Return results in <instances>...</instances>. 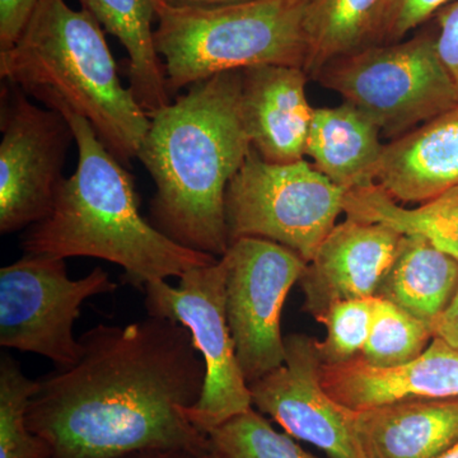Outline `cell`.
<instances>
[{
    "mask_svg": "<svg viewBox=\"0 0 458 458\" xmlns=\"http://www.w3.org/2000/svg\"><path fill=\"white\" fill-rule=\"evenodd\" d=\"M438 458H458V441L454 443L452 447L448 448L445 454H442Z\"/></svg>",
    "mask_w": 458,
    "mask_h": 458,
    "instance_id": "obj_34",
    "label": "cell"
},
{
    "mask_svg": "<svg viewBox=\"0 0 458 458\" xmlns=\"http://www.w3.org/2000/svg\"><path fill=\"white\" fill-rule=\"evenodd\" d=\"M303 68L256 65L242 71L243 123L251 146L269 164H294L306 156L315 108Z\"/></svg>",
    "mask_w": 458,
    "mask_h": 458,
    "instance_id": "obj_15",
    "label": "cell"
},
{
    "mask_svg": "<svg viewBox=\"0 0 458 458\" xmlns=\"http://www.w3.org/2000/svg\"><path fill=\"white\" fill-rule=\"evenodd\" d=\"M355 411L366 458H438L458 441V399L401 401Z\"/></svg>",
    "mask_w": 458,
    "mask_h": 458,
    "instance_id": "obj_17",
    "label": "cell"
},
{
    "mask_svg": "<svg viewBox=\"0 0 458 458\" xmlns=\"http://www.w3.org/2000/svg\"><path fill=\"white\" fill-rule=\"evenodd\" d=\"M327 394L352 410H364L401 401L458 399V351L433 337L415 360L378 369L360 358L321 369Z\"/></svg>",
    "mask_w": 458,
    "mask_h": 458,
    "instance_id": "obj_14",
    "label": "cell"
},
{
    "mask_svg": "<svg viewBox=\"0 0 458 458\" xmlns=\"http://www.w3.org/2000/svg\"><path fill=\"white\" fill-rule=\"evenodd\" d=\"M457 288V260L423 238L403 236L376 297L396 304L432 327Z\"/></svg>",
    "mask_w": 458,
    "mask_h": 458,
    "instance_id": "obj_20",
    "label": "cell"
},
{
    "mask_svg": "<svg viewBox=\"0 0 458 458\" xmlns=\"http://www.w3.org/2000/svg\"><path fill=\"white\" fill-rule=\"evenodd\" d=\"M179 279L176 288L165 280L148 283L144 286L146 309L148 315L179 322L191 333L204 360L205 382L200 399L185 409V415L208 436L254 405L228 327L225 259L189 270Z\"/></svg>",
    "mask_w": 458,
    "mask_h": 458,
    "instance_id": "obj_8",
    "label": "cell"
},
{
    "mask_svg": "<svg viewBox=\"0 0 458 458\" xmlns=\"http://www.w3.org/2000/svg\"><path fill=\"white\" fill-rule=\"evenodd\" d=\"M437 17L439 26L437 51L458 90V0L445 5Z\"/></svg>",
    "mask_w": 458,
    "mask_h": 458,
    "instance_id": "obj_29",
    "label": "cell"
},
{
    "mask_svg": "<svg viewBox=\"0 0 458 458\" xmlns=\"http://www.w3.org/2000/svg\"><path fill=\"white\" fill-rule=\"evenodd\" d=\"M241 98L242 71L192 84L149 114L138 155L155 181L153 225L181 246L218 259L229 247L225 192L252 148Z\"/></svg>",
    "mask_w": 458,
    "mask_h": 458,
    "instance_id": "obj_2",
    "label": "cell"
},
{
    "mask_svg": "<svg viewBox=\"0 0 458 458\" xmlns=\"http://www.w3.org/2000/svg\"><path fill=\"white\" fill-rule=\"evenodd\" d=\"M223 458H318L304 451L293 437L274 429L251 408L208 434Z\"/></svg>",
    "mask_w": 458,
    "mask_h": 458,
    "instance_id": "obj_25",
    "label": "cell"
},
{
    "mask_svg": "<svg viewBox=\"0 0 458 458\" xmlns=\"http://www.w3.org/2000/svg\"><path fill=\"white\" fill-rule=\"evenodd\" d=\"M376 302L377 297L340 301L316 318L327 330L324 342H316L324 366H337L360 357L369 340Z\"/></svg>",
    "mask_w": 458,
    "mask_h": 458,
    "instance_id": "obj_26",
    "label": "cell"
},
{
    "mask_svg": "<svg viewBox=\"0 0 458 458\" xmlns=\"http://www.w3.org/2000/svg\"><path fill=\"white\" fill-rule=\"evenodd\" d=\"M116 289L102 267L72 280L65 259L25 254L0 269V345L35 352L56 369H68L83 352L73 327L84 301Z\"/></svg>",
    "mask_w": 458,
    "mask_h": 458,
    "instance_id": "obj_9",
    "label": "cell"
},
{
    "mask_svg": "<svg viewBox=\"0 0 458 458\" xmlns=\"http://www.w3.org/2000/svg\"><path fill=\"white\" fill-rule=\"evenodd\" d=\"M433 337V328L426 322L377 297L369 340L360 358L378 369L401 366L426 351Z\"/></svg>",
    "mask_w": 458,
    "mask_h": 458,
    "instance_id": "obj_24",
    "label": "cell"
},
{
    "mask_svg": "<svg viewBox=\"0 0 458 458\" xmlns=\"http://www.w3.org/2000/svg\"><path fill=\"white\" fill-rule=\"evenodd\" d=\"M345 192L304 159L269 164L251 148L225 192L229 243L265 238L309 264L335 227Z\"/></svg>",
    "mask_w": 458,
    "mask_h": 458,
    "instance_id": "obj_7",
    "label": "cell"
},
{
    "mask_svg": "<svg viewBox=\"0 0 458 458\" xmlns=\"http://www.w3.org/2000/svg\"><path fill=\"white\" fill-rule=\"evenodd\" d=\"M80 342V360L38 379L27 409L50 458L157 448L198 456L212 445L185 415L203 394L205 364L183 325L148 316L125 327L99 324Z\"/></svg>",
    "mask_w": 458,
    "mask_h": 458,
    "instance_id": "obj_1",
    "label": "cell"
},
{
    "mask_svg": "<svg viewBox=\"0 0 458 458\" xmlns=\"http://www.w3.org/2000/svg\"><path fill=\"white\" fill-rule=\"evenodd\" d=\"M212 443V442H210ZM197 458H223L221 456V454H219L218 451L216 450V448L213 447V445H210L209 448H207V450L201 452L200 454H198Z\"/></svg>",
    "mask_w": 458,
    "mask_h": 458,
    "instance_id": "obj_33",
    "label": "cell"
},
{
    "mask_svg": "<svg viewBox=\"0 0 458 458\" xmlns=\"http://www.w3.org/2000/svg\"><path fill=\"white\" fill-rule=\"evenodd\" d=\"M346 218L379 223L403 236L423 238L458 261V186L417 208H405L378 185L345 192Z\"/></svg>",
    "mask_w": 458,
    "mask_h": 458,
    "instance_id": "obj_22",
    "label": "cell"
},
{
    "mask_svg": "<svg viewBox=\"0 0 458 458\" xmlns=\"http://www.w3.org/2000/svg\"><path fill=\"white\" fill-rule=\"evenodd\" d=\"M38 98L63 114L78 147L77 170L63 181L53 210L22 238L25 254L96 258L120 265L126 283L181 278L195 267L219 260L181 246L140 214L134 179L99 140L86 117L50 93Z\"/></svg>",
    "mask_w": 458,
    "mask_h": 458,
    "instance_id": "obj_3",
    "label": "cell"
},
{
    "mask_svg": "<svg viewBox=\"0 0 458 458\" xmlns=\"http://www.w3.org/2000/svg\"><path fill=\"white\" fill-rule=\"evenodd\" d=\"M309 0H246L208 9L156 2L157 51L172 96L225 72L256 65L303 68Z\"/></svg>",
    "mask_w": 458,
    "mask_h": 458,
    "instance_id": "obj_5",
    "label": "cell"
},
{
    "mask_svg": "<svg viewBox=\"0 0 458 458\" xmlns=\"http://www.w3.org/2000/svg\"><path fill=\"white\" fill-rule=\"evenodd\" d=\"M403 234L379 223L346 218L322 241L300 279L303 310L318 318L334 303L376 297Z\"/></svg>",
    "mask_w": 458,
    "mask_h": 458,
    "instance_id": "obj_13",
    "label": "cell"
},
{
    "mask_svg": "<svg viewBox=\"0 0 458 458\" xmlns=\"http://www.w3.org/2000/svg\"><path fill=\"white\" fill-rule=\"evenodd\" d=\"M156 2L174 9H208L246 2V0H156Z\"/></svg>",
    "mask_w": 458,
    "mask_h": 458,
    "instance_id": "obj_31",
    "label": "cell"
},
{
    "mask_svg": "<svg viewBox=\"0 0 458 458\" xmlns=\"http://www.w3.org/2000/svg\"><path fill=\"white\" fill-rule=\"evenodd\" d=\"M434 336L445 340L458 351V288L454 300L433 324Z\"/></svg>",
    "mask_w": 458,
    "mask_h": 458,
    "instance_id": "obj_30",
    "label": "cell"
},
{
    "mask_svg": "<svg viewBox=\"0 0 458 458\" xmlns=\"http://www.w3.org/2000/svg\"><path fill=\"white\" fill-rule=\"evenodd\" d=\"M316 342L306 334L284 337V364L249 385L252 405L328 458H366L355 430L357 411L337 403L322 386Z\"/></svg>",
    "mask_w": 458,
    "mask_h": 458,
    "instance_id": "obj_12",
    "label": "cell"
},
{
    "mask_svg": "<svg viewBox=\"0 0 458 458\" xmlns=\"http://www.w3.org/2000/svg\"><path fill=\"white\" fill-rule=\"evenodd\" d=\"M387 137H400L458 105L436 38L375 45L328 63L316 75Z\"/></svg>",
    "mask_w": 458,
    "mask_h": 458,
    "instance_id": "obj_6",
    "label": "cell"
},
{
    "mask_svg": "<svg viewBox=\"0 0 458 458\" xmlns=\"http://www.w3.org/2000/svg\"><path fill=\"white\" fill-rule=\"evenodd\" d=\"M44 0H0V51L20 41Z\"/></svg>",
    "mask_w": 458,
    "mask_h": 458,
    "instance_id": "obj_28",
    "label": "cell"
},
{
    "mask_svg": "<svg viewBox=\"0 0 458 458\" xmlns=\"http://www.w3.org/2000/svg\"><path fill=\"white\" fill-rule=\"evenodd\" d=\"M0 233L44 221L62 188L73 129L62 113L32 104L3 81L0 113Z\"/></svg>",
    "mask_w": 458,
    "mask_h": 458,
    "instance_id": "obj_10",
    "label": "cell"
},
{
    "mask_svg": "<svg viewBox=\"0 0 458 458\" xmlns=\"http://www.w3.org/2000/svg\"><path fill=\"white\" fill-rule=\"evenodd\" d=\"M119 458H197V454L185 450H147L134 452Z\"/></svg>",
    "mask_w": 458,
    "mask_h": 458,
    "instance_id": "obj_32",
    "label": "cell"
},
{
    "mask_svg": "<svg viewBox=\"0 0 458 458\" xmlns=\"http://www.w3.org/2000/svg\"><path fill=\"white\" fill-rule=\"evenodd\" d=\"M81 4L125 47L129 89L148 116L168 106L172 98L153 30L156 0H81Z\"/></svg>",
    "mask_w": 458,
    "mask_h": 458,
    "instance_id": "obj_19",
    "label": "cell"
},
{
    "mask_svg": "<svg viewBox=\"0 0 458 458\" xmlns=\"http://www.w3.org/2000/svg\"><path fill=\"white\" fill-rule=\"evenodd\" d=\"M378 126L357 107L344 102L315 108L306 155L331 182L349 191L376 183L385 144Z\"/></svg>",
    "mask_w": 458,
    "mask_h": 458,
    "instance_id": "obj_18",
    "label": "cell"
},
{
    "mask_svg": "<svg viewBox=\"0 0 458 458\" xmlns=\"http://www.w3.org/2000/svg\"><path fill=\"white\" fill-rule=\"evenodd\" d=\"M388 0H309L304 72L316 78L339 57L378 44Z\"/></svg>",
    "mask_w": 458,
    "mask_h": 458,
    "instance_id": "obj_21",
    "label": "cell"
},
{
    "mask_svg": "<svg viewBox=\"0 0 458 458\" xmlns=\"http://www.w3.org/2000/svg\"><path fill=\"white\" fill-rule=\"evenodd\" d=\"M33 381L20 363L2 355L0 360V458H50L49 445L27 423V409L38 393Z\"/></svg>",
    "mask_w": 458,
    "mask_h": 458,
    "instance_id": "obj_23",
    "label": "cell"
},
{
    "mask_svg": "<svg viewBox=\"0 0 458 458\" xmlns=\"http://www.w3.org/2000/svg\"><path fill=\"white\" fill-rule=\"evenodd\" d=\"M0 77L32 98L62 99L125 167L138 158L150 117L123 86L104 29L84 9L44 0L20 41L0 51Z\"/></svg>",
    "mask_w": 458,
    "mask_h": 458,
    "instance_id": "obj_4",
    "label": "cell"
},
{
    "mask_svg": "<svg viewBox=\"0 0 458 458\" xmlns=\"http://www.w3.org/2000/svg\"><path fill=\"white\" fill-rule=\"evenodd\" d=\"M376 185L405 204H423L456 188L458 105L385 144Z\"/></svg>",
    "mask_w": 458,
    "mask_h": 458,
    "instance_id": "obj_16",
    "label": "cell"
},
{
    "mask_svg": "<svg viewBox=\"0 0 458 458\" xmlns=\"http://www.w3.org/2000/svg\"><path fill=\"white\" fill-rule=\"evenodd\" d=\"M227 264L225 311L247 384L285 360L282 311L307 262L288 247L259 237H241L222 256Z\"/></svg>",
    "mask_w": 458,
    "mask_h": 458,
    "instance_id": "obj_11",
    "label": "cell"
},
{
    "mask_svg": "<svg viewBox=\"0 0 458 458\" xmlns=\"http://www.w3.org/2000/svg\"><path fill=\"white\" fill-rule=\"evenodd\" d=\"M454 0H388L378 44L399 42Z\"/></svg>",
    "mask_w": 458,
    "mask_h": 458,
    "instance_id": "obj_27",
    "label": "cell"
}]
</instances>
